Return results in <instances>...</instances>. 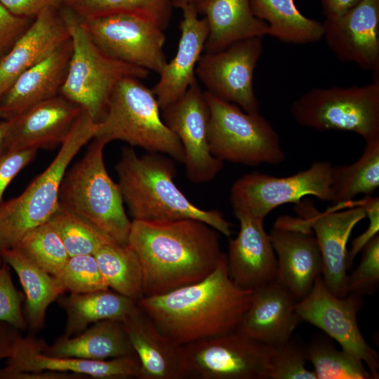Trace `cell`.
Here are the masks:
<instances>
[{
	"label": "cell",
	"instance_id": "6da1fadb",
	"mask_svg": "<svg viewBox=\"0 0 379 379\" xmlns=\"http://www.w3.org/2000/svg\"><path fill=\"white\" fill-rule=\"evenodd\" d=\"M128 244L141 265L143 296L162 295L203 280L223 253L220 233L195 219L133 220Z\"/></svg>",
	"mask_w": 379,
	"mask_h": 379
},
{
	"label": "cell",
	"instance_id": "7a4b0ae2",
	"mask_svg": "<svg viewBox=\"0 0 379 379\" xmlns=\"http://www.w3.org/2000/svg\"><path fill=\"white\" fill-rule=\"evenodd\" d=\"M253 291L230 277L226 253L205 279L136 303L164 335L180 345L237 330Z\"/></svg>",
	"mask_w": 379,
	"mask_h": 379
},
{
	"label": "cell",
	"instance_id": "3957f363",
	"mask_svg": "<svg viewBox=\"0 0 379 379\" xmlns=\"http://www.w3.org/2000/svg\"><path fill=\"white\" fill-rule=\"evenodd\" d=\"M115 169L133 220L195 219L231 236L232 224L222 212L197 207L176 186L174 160L168 155L148 152L138 157L132 148L124 147Z\"/></svg>",
	"mask_w": 379,
	"mask_h": 379
},
{
	"label": "cell",
	"instance_id": "277c9868",
	"mask_svg": "<svg viewBox=\"0 0 379 379\" xmlns=\"http://www.w3.org/2000/svg\"><path fill=\"white\" fill-rule=\"evenodd\" d=\"M96 123L84 110L49 166L18 197L0 204V253L15 248L31 230L47 222L60 206L59 190L68 166L94 138Z\"/></svg>",
	"mask_w": 379,
	"mask_h": 379
},
{
	"label": "cell",
	"instance_id": "5b68a950",
	"mask_svg": "<svg viewBox=\"0 0 379 379\" xmlns=\"http://www.w3.org/2000/svg\"><path fill=\"white\" fill-rule=\"evenodd\" d=\"M60 12L72 53L60 95L80 107L97 124L104 117L117 85L128 77L144 79L149 71L108 56L93 42L79 15L64 5Z\"/></svg>",
	"mask_w": 379,
	"mask_h": 379
},
{
	"label": "cell",
	"instance_id": "8992f818",
	"mask_svg": "<svg viewBox=\"0 0 379 379\" xmlns=\"http://www.w3.org/2000/svg\"><path fill=\"white\" fill-rule=\"evenodd\" d=\"M105 142L93 138L83 157L67 170L59 190V204L85 219L119 244H128L131 221L118 183L108 174Z\"/></svg>",
	"mask_w": 379,
	"mask_h": 379
},
{
	"label": "cell",
	"instance_id": "52a82bcc",
	"mask_svg": "<svg viewBox=\"0 0 379 379\" xmlns=\"http://www.w3.org/2000/svg\"><path fill=\"white\" fill-rule=\"evenodd\" d=\"M140 80L128 77L117 85L104 117L96 124L94 138L106 145L124 141L183 164L185 154L180 140L164 122L152 89Z\"/></svg>",
	"mask_w": 379,
	"mask_h": 379
},
{
	"label": "cell",
	"instance_id": "ba28073f",
	"mask_svg": "<svg viewBox=\"0 0 379 379\" xmlns=\"http://www.w3.org/2000/svg\"><path fill=\"white\" fill-rule=\"evenodd\" d=\"M204 93L209 108L208 142L214 157L251 166L285 160L277 132L260 112H246L236 104Z\"/></svg>",
	"mask_w": 379,
	"mask_h": 379
},
{
	"label": "cell",
	"instance_id": "9c48e42d",
	"mask_svg": "<svg viewBox=\"0 0 379 379\" xmlns=\"http://www.w3.org/2000/svg\"><path fill=\"white\" fill-rule=\"evenodd\" d=\"M291 112L304 127L352 131L365 142L379 139V79L363 86L313 88L293 101Z\"/></svg>",
	"mask_w": 379,
	"mask_h": 379
},
{
	"label": "cell",
	"instance_id": "30bf717a",
	"mask_svg": "<svg viewBox=\"0 0 379 379\" xmlns=\"http://www.w3.org/2000/svg\"><path fill=\"white\" fill-rule=\"evenodd\" d=\"M272 346L235 331L180 346L182 379H267Z\"/></svg>",
	"mask_w": 379,
	"mask_h": 379
},
{
	"label": "cell",
	"instance_id": "8fae6325",
	"mask_svg": "<svg viewBox=\"0 0 379 379\" xmlns=\"http://www.w3.org/2000/svg\"><path fill=\"white\" fill-rule=\"evenodd\" d=\"M333 166L328 161H317L308 168L286 177L258 171L244 174L230 189L233 212L265 219L277 207L288 203L298 204L305 196L332 202Z\"/></svg>",
	"mask_w": 379,
	"mask_h": 379
},
{
	"label": "cell",
	"instance_id": "7c38bea8",
	"mask_svg": "<svg viewBox=\"0 0 379 379\" xmlns=\"http://www.w3.org/2000/svg\"><path fill=\"white\" fill-rule=\"evenodd\" d=\"M82 21L97 46L117 60L157 74L167 62L164 30L146 19L116 13Z\"/></svg>",
	"mask_w": 379,
	"mask_h": 379
},
{
	"label": "cell",
	"instance_id": "4fadbf2b",
	"mask_svg": "<svg viewBox=\"0 0 379 379\" xmlns=\"http://www.w3.org/2000/svg\"><path fill=\"white\" fill-rule=\"evenodd\" d=\"M362 303L359 295H335L320 277L309 294L297 302L296 312L301 321L320 328L342 349L365 364L373 379H378V354L364 339L357 322V315Z\"/></svg>",
	"mask_w": 379,
	"mask_h": 379
},
{
	"label": "cell",
	"instance_id": "5bb4252c",
	"mask_svg": "<svg viewBox=\"0 0 379 379\" xmlns=\"http://www.w3.org/2000/svg\"><path fill=\"white\" fill-rule=\"evenodd\" d=\"M262 39L250 38L217 52L202 53L195 75L206 91L246 112H260L253 75L263 50Z\"/></svg>",
	"mask_w": 379,
	"mask_h": 379
},
{
	"label": "cell",
	"instance_id": "9a60e30c",
	"mask_svg": "<svg viewBox=\"0 0 379 379\" xmlns=\"http://www.w3.org/2000/svg\"><path fill=\"white\" fill-rule=\"evenodd\" d=\"M161 117L182 145L188 179L195 184L213 180L222 170L223 161L210 151L209 108L197 79L178 100L161 110Z\"/></svg>",
	"mask_w": 379,
	"mask_h": 379
},
{
	"label": "cell",
	"instance_id": "2e32d148",
	"mask_svg": "<svg viewBox=\"0 0 379 379\" xmlns=\"http://www.w3.org/2000/svg\"><path fill=\"white\" fill-rule=\"evenodd\" d=\"M321 212L308 202L296 204V211L312 230L322 260V280L326 288L340 298L347 295V248L350 234L366 218L361 199Z\"/></svg>",
	"mask_w": 379,
	"mask_h": 379
},
{
	"label": "cell",
	"instance_id": "e0dca14e",
	"mask_svg": "<svg viewBox=\"0 0 379 379\" xmlns=\"http://www.w3.org/2000/svg\"><path fill=\"white\" fill-rule=\"evenodd\" d=\"M270 236L277 258V281L298 302L322 275L321 255L314 234L302 217L282 216Z\"/></svg>",
	"mask_w": 379,
	"mask_h": 379
},
{
	"label": "cell",
	"instance_id": "ac0fdd59",
	"mask_svg": "<svg viewBox=\"0 0 379 379\" xmlns=\"http://www.w3.org/2000/svg\"><path fill=\"white\" fill-rule=\"evenodd\" d=\"M44 342L20 335L15 341L0 378L11 379L18 373L58 371L74 373L97 379H140L141 365L135 353L105 360L57 357L43 352Z\"/></svg>",
	"mask_w": 379,
	"mask_h": 379
},
{
	"label": "cell",
	"instance_id": "d6986e66",
	"mask_svg": "<svg viewBox=\"0 0 379 379\" xmlns=\"http://www.w3.org/2000/svg\"><path fill=\"white\" fill-rule=\"evenodd\" d=\"M322 23L323 38L338 60L354 63L379 79V0H361Z\"/></svg>",
	"mask_w": 379,
	"mask_h": 379
},
{
	"label": "cell",
	"instance_id": "ffe728a7",
	"mask_svg": "<svg viewBox=\"0 0 379 379\" xmlns=\"http://www.w3.org/2000/svg\"><path fill=\"white\" fill-rule=\"evenodd\" d=\"M239 231L228 241L227 272L239 287L254 291L277 280V262L265 219L234 213Z\"/></svg>",
	"mask_w": 379,
	"mask_h": 379
},
{
	"label": "cell",
	"instance_id": "44dd1931",
	"mask_svg": "<svg viewBox=\"0 0 379 379\" xmlns=\"http://www.w3.org/2000/svg\"><path fill=\"white\" fill-rule=\"evenodd\" d=\"M81 111L61 95L34 105L13 119L4 140V152L60 145Z\"/></svg>",
	"mask_w": 379,
	"mask_h": 379
},
{
	"label": "cell",
	"instance_id": "7402d4cb",
	"mask_svg": "<svg viewBox=\"0 0 379 379\" xmlns=\"http://www.w3.org/2000/svg\"><path fill=\"white\" fill-rule=\"evenodd\" d=\"M69 39L60 7L40 13L0 57V98L21 74L46 59Z\"/></svg>",
	"mask_w": 379,
	"mask_h": 379
},
{
	"label": "cell",
	"instance_id": "603a6c76",
	"mask_svg": "<svg viewBox=\"0 0 379 379\" xmlns=\"http://www.w3.org/2000/svg\"><path fill=\"white\" fill-rule=\"evenodd\" d=\"M297 300L279 281L253 291L251 304L237 331L267 345L289 340L301 322Z\"/></svg>",
	"mask_w": 379,
	"mask_h": 379
},
{
	"label": "cell",
	"instance_id": "cb8c5ba5",
	"mask_svg": "<svg viewBox=\"0 0 379 379\" xmlns=\"http://www.w3.org/2000/svg\"><path fill=\"white\" fill-rule=\"evenodd\" d=\"M180 22V39L175 57L166 62L152 91L161 111L178 100L197 79L195 69L208 34L206 20L200 18L194 5H184Z\"/></svg>",
	"mask_w": 379,
	"mask_h": 379
},
{
	"label": "cell",
	"instance_id": "d4e9b609",
	"mask_svg": "<svg viewBox=\"0 0 379 379\" xmlns=\"http://www.w3.org/2000/svg\"><path fill=\"white\" fill-rule=\"evenodd\" d=\"M72 53L69 39L46 59L21 74L0 98V118L14 119L60 95Z\"/></svg>",
	"mask_w": 379,
	"mask_h": 379
},
{
	"label": "cell",
	"instance_id": "484cf974",
	"mask_svg": "<svg viewBox=\"0 0 379 379\" xmlns=\"http://www.w3.org/2000/svg\"><path fill=\"white\" fill-rule=\"evenodd\" d=\"M141 365L140 379H182L180 346L138 305L122 321Z\"/></svg>",
	"mask_w": 379,
	"mask_h": 379
},
{
	"label": "cell",
	"instance_id": "4316f807",
	"mask_svg": "<svg viewBox=\"0 0 379 379\" xmlns=\"http://www.w3.org/2000/svg\"><path fill=\"white\" fill-rule=\"evenodd\" d=\"M208 26L203 53H214L244 39L263 37L267 24L256 18L250 0H200L195 6Z\"/></svg>",
	"mask_w": 379,
	"mask_h": 379
},
{
	"label": "cell",
	"instance_id": "83f0119b",
	"mask_svg": "<svg viewBox=\"0 0 379 379\" xmlns=\"http://www.w3.org/2000/svg\"><path fill=\"white\" fill-rule=\"evenodd\" d=\"M43 352L57 357L105 360L134 354L122 321L105 319L93 324L74 336L62 335Z\"/></svg>",
	"mask_w": 379,
	"mask_h": 379
},
{
	"label": "cell",
	"instance_id": "f1b7e54d",
	"mask_svg": "<svg viewBox=\"0 0 379 379\" xmlns=\"http://www.w3.org/2000/svg\"><path fill=\"white\" fill-rule=\"evenodd\" d=\"M60 306L67 314L65 336H74L105 319L123 321L135 308V300L111 289L60 295Z\"/></svg>",
	"mask_w": 379,
	"mask_h": 379
},
{
	"label": "cell",
	"instance_id": "f546056e",
	"mask_svg": "<svg viewBox=\"0 0 379 379\" xmlns=\"http://www.w3.org/2000/svg\"><path fill=\"white\" fill-rule=\"evenodd\" d=\"M0 258L15 270L22 284L28 326L42 328L47 308L67 291L58 278L35 265L16 248L2 251Z\"/></svg>",
	"mask_w": 379,
	"mask_h": 379
},
{
	"label": "cell",
	"instance_id": "4dcf8cb0",
	"mask_svg": "<svg viewBox=\"0 0 379 379\" xmlns=\"http://www.w3.org/2000/svg\"><path fill=\"white\" fill-rule=\"evenodd\" d=\"M250 4L253 15L267 24V35L279 41L307 44L323 38V23L305 17L294 0H250Z\"/></svg>",
	"mask_w": 379,
	"mask_h": 379
},
{
	"label": "cell",
	"instance_id": "1f68e13d",
	"mask_svg": "<svg viewBox=\"0 0 379 379\" xmlns=\"http://www.w3.org/2000/svg\"><path fill=\"white\" fill-rule=\"evenodd\" d=\"M379 186V139L366 142L359 159L347 166H333L332 202L343 205L359 194L371 196Z\"/></svg>",
	"mask_w": 379,
	"mask_h": 379
},
{
	"label": "cell",
	"instance_id": "d6a6232c",
	"mask_svg": "<svg viewBox=\"0 0 379 379\" xmlns=\"http://www.w3.org/2000/svg\"><path fill=\"white\" fill-rule=\"evenodd\" d=\"M93 255L109 289L135 302L143 297L141 265L128 244L110 243Z\"/></svg>",
	"mask_w": 379,
	"mask_h": 379
},
{
	"label": "cell",
	"instance_id": "836d02e7",
	"mask_svg": "<svg viewBox=\"0 0 379 379\" xmlns=\"http://www.w3.org/2000/svg\"><path fill=\"white\" fill-rule=\"evenodd\" d=\"M69 7L82 19L127 13L146 19L164 30L172 13L171 0H66Z\"/></svg>",
	"mask_w": 379,
	"mask_h": 379
},
{
	"label": "cell",
	"instance_id": "e575fe53",
	"mask_svg": "<svg viewBox=\"0 0 379 379\" xmlns=\"http://www.w3.org/2000/svg\"><path fill=\"white\" fill-rule=\"evenodd\" d=\"M305 350L317 379H373L361 361L337 348L326 334L315 336Z\"/></svg>",
	"mask_w": 379,
	"mask_h": 379
},
{
	"label": "cell",
	"instance_id": "d590c367",
	"mask_svg": "<svg viewBox=\"0 0 379 379\" xmlns=\"http://www.w3.org/2000/svg\"><path fill=\"white\" fill-rule=\"evenodd\" d=\"M48 222L69 256L93 255L105 245L115 243L93 225L60 205Z\"/></svg>",
	"mask_w": 379,
	"mask_h": 379
},
{
	"label": "cell",
	"instance_id": "8d00e7d4",
	"mask_svg": "<svg viewBox=\"0 0 379 379\" xmlns=\"http://www.w3.org/2000/svg\"><path fill=\"white\" fill-rule=\"evenodd\" d=\"M15 248L35 265L57 278L69 257L48 222L29 231Z\"/></svg>",
	"mask_w": 379,
	"mask_h": 379
},
{
	"label": "cell",
	"instance_id": "74e56055",
	"mask_svg": "<svg viewBox=\"0 0 379 379\" xmlns=\"http://www.w3.org/2000/svg\"><path fill=\"white\" fill-rule=\"evenodd\" d=\"M58 278L72 293L109 289L93 255L69 256Z\"/></svg>",
	"mask_w": 379,
	"mask_h": 379
},
{
	"label": "cell",
	"instance_id": "f35d334b",
	"mask_svg": "<svg viewBox=\"0 0 379 379\" xmlns=\"http://www.w3.org/2000/svg\"><path fill=\"white\" fill-rule=\"evenodd\" d=\"M305 347L291 338L272 346L267 379H317L314 371L305 367Z\"/></svg>",
	"mask_w": 379,
	"mask_h": 379
},
{
	"label": "cell",
	"instance_id": "ab89813d",
	"mask_svg": "<svg viewBox=\"0 0 379 379\" xmlns=\"http://www.w3.org/2000/svg\"><path fill=\"white\" fill-rule=\"evenodd\" d=\"M359 265L347 275V291L363 297L376 291L379 283V234L361 251Z\"/></svg>",
	"mask_w": 379,
	"mask_h": 379
},
{
	"label": "cell",
	"instance_id": "60d3db41",
	"mask_svg": "<svg viewBox=\"0 0 379 379\" xmlns=\"http://www.w3.org/2000/svg\"><path fill=\"white\" fill-rule=\"evenodd\" d=\"M25 297L15 286L10 266L3 261L0 267V321L19 331H25L28 324L22 311Z\"/></svg>",
	"mask_w": 379,
	"mask_h": 379
},
{
	"label": "cell",
	"instance_id": "b9f144b4",
	"mask_svg": "<svg viewBox=\"0 0 379 379\" xmlns=\"http://www.w3.org/2000/svg\"><path fill=\"white\" fill-rule=\"evenodd\" d=\"M36 149H17L0 155V204L4 193L14 178L35 158Z\"/></svg>",
	"mask_w": 379,
	"mask_h": 379
},
{
	"label": "cell",
	"instance_id": "7bdbcfd3",
	"mask_svg": "<svg viewBox=\"0 0 379 379\" xmlns=\"http://www.w3.org/2000/svg\"><path fill=\"white\" fill-rule=\"evenodd\" d=\"M366 218L369 223L366 230L352 240L351 248L347 252L348 267H350L356 256L362 248L376 235L379 234V198L378 197H365L361 199Z\"/></svg>",
	"mask_w": 379,
	"mask_h": 379
},
{
	"label": "cell",
	"instance_id": "ee69618b",
	"mask_svg": "<svg viewBox=\"0 0 379 379\" xmlns=\"http://www.w3.org/2000/svg\"><path fill=\"white\" fill-rule=\"evenodd\" d=\"M33 20L13 15L0 2V57L11 48Z\"/></svg>",
	"mask_w": 379,
	"mask_h": 379
},
{
	"label": "cell",
	"instance_id": "f6af8a7d",
	"mask_svg": "<svg viewBox=\"0 0 379 379\" xmlns=\"http://www.w3.org/2000/svg\"><path fill=\"white\" fill-rule=\"evenodd\" d=\"M66 0H0L13 15L34 19L40 13L50 8H60Z\"/></svg>",
	"mask_w": 379,
	"mask_h": 379
},
{
	"label": "cell",
	"instance_id": "bcb514c9",
	"mask_svg": "<svg viewBox=\"0 0 379 379\" xmlns=\"http://www.w3.org/2000/svg\"><path fill=\"white\" fill-rule=\"evenodd\" d=\"M20 331L11 325L0 321V360L8 358L13 350Z\"/></svg>",
	"mask_w": 379,
	"mask_h": 379
},
{
	"label": "cell",
	"instance_id": "7dc6e473",
	"mask_svg": "<svg viewBox=\"0 0 379 379\" xmlns=\"http://www.w3.org/2000/svg\"><path fill=\"white\" fill-rule=\"evenodd\" d=\"M360 1L361 0H320V2L326 18H335L342 15Z\"/></svg>",
	"mask_w": 379,
	"mask_h": 379
},
{
	"label": "cell",
	"instance_id": "c3c4849f",
	"mask_svg": "<svg viewBox=\"0 0 379 379\" xmlns=\"http://www.w3.org/2000/svg\"><path fill=\"white\" fill-rule=\"evenodd\" d=\"M13 121V119L0 121V155L4 152V140Z\"/></svg>",
	"mask_w": 379,
	"mask_h": 379
},
{
	"label": "cell",
	"instance_id": "681fc988",
	"mask_svg": "<svg viewBox=\"0 0 379 379\" xmlns=\"http://www.w3.org/2000/svg\"><path fill=\"white\" fill-rule=\"evenodd\" d=\"M200 0H171L173 7L180 8L184 5L192 4L195 6Z\"/></svg>",
	"mask_w": 379,
	"mask_h": 379
},
{
	"label": "cell",
	"instance_id": "f907efd6",
	"mask_svg": "<svg viewBox=\"0 0 379 379\" xmlns=\"http://www.w3.org/2000/svg\"><path fill=\"white\" fill-rule=\"evenodd\" d=\"M3 264V260H1V258H0V267H1Z\"/></svg>",
	"mask_w": 379,
	"mask_h": 379
}]
</instances>
